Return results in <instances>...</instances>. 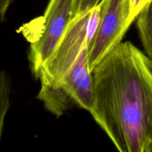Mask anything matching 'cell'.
I'll return each instance as SVG.
<instances>
[{"label": "cell", "instance_id": "obj_1", "mask_svg": "<svg viewBox=\"0 0 152 152\" xmlns=\"http://www.w3.org/2000/svg\"><path fill=\"white\" fill-rule=\"evenodd\" d=\"M90 114L120 152H152V59L121 42L91 72Z\"/></svg>", "mask_w": 152, "mask_h": 152}, {"label": "cell", "instance_id": "obj_2", "mask_svg": "<svg viewBox=\"0 0 152 152\" xmlns=\"http://www.w3.org/2000/svg\"><path fill=\"white\" fill-rule=\"evenodd\" d=\"M37 99L56 117L74 108L91 111L94 92L93 77L88 68L87 47L61 80L50 85H41Z\"/></svg>", "mask_w": 152, "mask_h": 152}, {"label": "cell", "instance_id": "obj_3", "mask_svg": "<svg viewBox=\"0 0 152 152\" xmlns=\"http://www.w3.org/2000/svg\"><path fill=\"white\" fill-rule=\"evenodd\" d=\"M77 0H50L43 16L41 34L31 42L28 53L33 74L50 57L76 16Z\"/></svg>", "mask_w": 152, "mask_h": 152}, {"label": "cell", "instance_id": "obj_4", "mask_svg": "<svg viewBox=\"0 0 152 152\" xmlns=\"http://www.w3.org/2000/svg\"><path fill=\"white\" fill-rule=\"evenodd\" d=\"M90 12L77 14L72 19L53 54L42 66L36 77L40 80L42 86L61 80L87 47V25Z\"/></svg>", "mask_w": 152, "mask_h": 152}, {"label": "cell", "instance_id": "obj_5", "mask_svg": "<svg viewBox=\"0 0 152 152\" xmlns=\"http://www.w3.org/2000/svg\"><path fill=\"white\" fill-rule=\"evenodd\" d=\"M102 14L94 39L87 48L91 72L102 59L122 42L128 25L129 0H101Z\"/></svg>", "mask_w": 152, "mask_h": 152}, {"label": "cell", "instance_id": "obj_6", "mask_svg": "<svg viewBox=\"0 0 152 152\" xmlns=\"http://www.w3.org/2000/svg\"><path fill=\"white\" fill-rule=\"evenodd\" d=\"M136 22L145 53L152 59V0L142 7L137 17Z\"/></svg>", "mask_w": 152, "mask_h": 152}, {"label": "cell", "instance_id": "obj_7", "mask_svg": "<svg viewBox=\"0 0 152 152\" xmlns=\"http://www.w3.org/2000/svg\"><path fill=\"white\" fill-rule=\"evenodd\" d=\"M11 80L4 71L0 70V142L2 136L5 116L10 108Z\"/></svg>", "mask_w": 152, "mask_h": 152}, {"label": "cell", "instance_id": "obj_8", "mask_svg": "<svg viewBox=\"0 0 152 152\" xmlns=\"http://www.w3.org/2000/svg\"><path fill=\"white\" fill-rule=\"evenodd\" d=\"M101 14H102V4L100 1L96 7L91 10L89 15L87 25V37H86L87 48L90 46L96 37L99 28Z\"/></svg>", "mask_w": 152, "mask_h": 152}, {"label": "cell", "instance_id": "obj_9", "mask_svg": "<svg viewBox=\"0 0 152 152\" xmlns=\"http://www.w3.org/2000/svg\"><path fill=\"white\" fill-rule=\"evenodd\" d=\"M151 0H129V13L128 17V25L129 26L136 20L138 14L142 7Z\"/></svg>", "mask_w": 152, "mask_h": 152}, {"label": "cell", "instance_id": "obj_10", "mask_svg": "<svg viewBox=\"0 0 152 152\" xmlns=\"http://www.w3.org/2000/svg\"><path fill=\"white\" fill-rule=\"evenodd\" d=\"M101 0H77L76 15L88 13Z\"/></svg>", "mask_w": 152, "mask_h": 152}, {"label": "cell", "instance_id": "obj_11", "mask_svg": "<svg viewBox=\"0 0 152 152\" xmlns=\"http://www.w3.org/2000/svg\"><path fill=\"white\" fill-rule=\"evenodd\" d=\"M15 0H0V22H2L5 19L7 10Z\"/></svg>", "mask_w": 152, "mask_h": 152}]
</instances>
